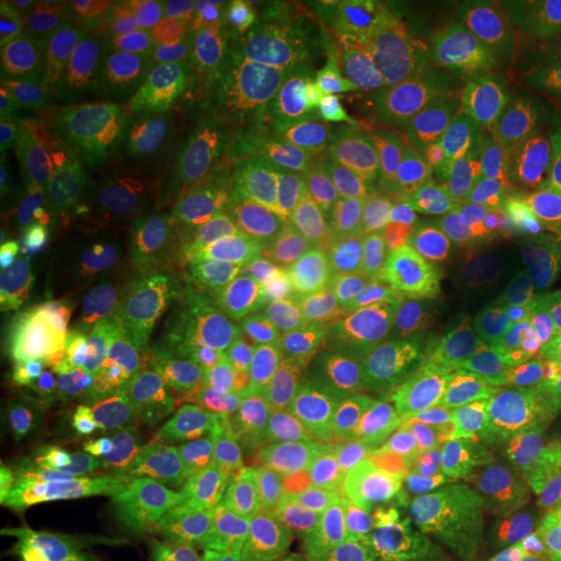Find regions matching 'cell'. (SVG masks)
<instances>
[{
	"label": "cell",
	"instance_id": "484cf974",
	"mask_svg": "<svg viewBox=\"0 0 561 561\" xmlns=\"http://www.w3.org/2000/svg\"><path fill=\"white\" fill-rule=\"evenodd\" d=\"M530 219V280L561 305V164L546 191L525 208Z\"/></svg>",
	"mask_w": 561,
	"mask_h": 561
},
{
	"label": "cell",
	"instance_id": "3957f363",
	"mask_svg": "<svg viewBox=\"0 0 561 561\" xmlns=\"http://www.w3.org/2000/svg\"><path fill=\"white\" fill-rule=\"evenodd\" d=\"M87 320L121 369L130 401V434L115 486L133 528L170 536L201 515L219 455L206 405L157 356L123 331L110 305Z\"/></svg>",
	"mask_w": 561,
	"mask_h": 561
},
{
	"label": "cell",
	"instance_id": "44dd1931",
	"mask_svg": "<svg viewBox=\"0 0 561 561\" xmlns=\"http://www.w3.org/2000/svg\"><path fill=\"white\" fill-rule=\"evenodd\" d=\"M60 87V47L24 3L0 11V112L3 117Z\"/></svg>",
	"mask_w": 561,
	"mask_h": 561
},
{
	"label": "cell",
	"instance_id": "ffe728a7",
	"mask_svg": "<svg viewBox=\"0 0 561 561\" xmlns=\"http://www.w3.org/2000/svg\"><path fill=\"white\" fill-rule=\"evenodd\" d=\"M481 94L471 87L442 107L424 112H390L377 133V149L388 164L447 159L466 153L479 133Z\"/></svg>",
	"mask_w": 561,
	"mask_h": 561
},
{
	"label": "cell",
	"instance_id": "8fae6325",
	"mask_svg": "<svg viewBox=\"0 0 561 561\" xmlns=\"http://www.w3.org/2000/svg\"><path fill=\"white\" fill-rule=\"evenodd\" d=\"M34 369L68 471L117 479L130 434V401L115 359L91 331L83 301L55 307Z\"/></svg>",
	"mask_w": 561,
	"mask_h": 561
},
{
	"label": "cell",
	"instance_id": "d6986e66",
	"mask_svg": "<svg viewBox=\"0 0 561 561\" xmlns=\"http://www.w3.org/2000/svg\"><path fill=\"white\" fill-rule=\"evenodd\" d=\"M265 100V96H263ZM273 128L328 133V136H371L388 121L380 76H356L318 89L268 96Z\"/></svg>",
	"mask_w": 561,
	"mask_h": 561
},
{
	"label": "cell",
	"instance_id": "6da1fadb",
	"mask_svg": "<svg viewBox=\"0 0 561 561\" xmlns=\"http://www.w3.org/2000/svg\"><path fill=\"white\" fill-rule=\"evenodd\" d=\"M320 299L299 263L255 252L153 265L133 276L112 310L203 405L237 421L297 375Z\"/></svg>",
	"mask_w": 561,
	"mask_h": 561
},
{
	"label": "cell",
	"instance_id": "277c9868",
	"mask_svg": "<svg viewBox=\"0 0 561 561\" xmlns=\"http://www.w3.org/2000/svg\"><path fill=\"white\" fill-rule=\"evenodd\" d=\"M271 128L261 94L242 87L210 91L161 174L138 231L140 248L178 263L229 231L240 237L250 174Z\"/></svg>",
	"mask_w": 561,
	"mask_h": 561
},
{
	"label": "cell",
	"instance_id": "4fadbf2b",
	"mask_svg": "<svg viewBox=\"0 0 561 561\" xmlns=\"http://www.w3.org/2000/svg\"><path fill=\"white\" fill-rule=\"evenodd\" d=\"M214 89L219 83L210 76L170 53L117 100L107 210L130 231L136 244L182 133Z\"/></svg>",
	"mask_w": 561,
	"mask_h": 561
},
{
	"label": "cell",
	"instance_id": "30bf717a",
	"mask_svg": "<svg viewBox=\"0 0 561 561\" xmlns=\"http://www.w3.org/2000/svg\"><path fill=\"white\" fill-rule=\"evenodd\" d=\"M115 110L60 83L3 117V201L107 210Z\"/></svg>",
	"mask_w": 561,
	"mask_h": 561
},
{
	"label": "cell",
	"instance_id": "603a6c76",
	"mask_svg": "<svg viewBox=\"0 0 561 561\" xmlns=\"http://www.w3.org/2000/svg\"><path fill=\"white\" fill-rule=\"evenodd\" d=\"M471 60L432 45H409L380 73L388 112H424L453 102L468 89Z\"/></svg>",
	"mask_w": 561,
	"mask_h": 561
},
{
	"label": "cell",
	"instance_id": "cb8c5ba5",
	"mask_svg": "<svg viewBox=\"0 0 561 561\" xmlns=\"http://www.w3.org/2000/svg\"><path fill=\"white\" fill-rule=\"evenodd\" d=\"M411 45L445 47L462 58H481L489 3L481 0H424L409 3Z\"/></svg>",
	"mask_w": 561,
	"mask_h": 561
},
{
	"label": "cell",
	"instance_id": "2e32d148",
	"mask_svg": "<svg viewBox=\"0 0 561 561\" xmlns=\"http://www.w3.org/2000/svg\"><path fill=\"white\" fill-rule=\"evenodd\" d=\"M115 479L100 471H68L55 491L34 538L37 561H125L130 538L121 500H115Z\"/></svg>",
	"mask_w": 561,
	"mask_h": 561
},
{
	"label": "cell",
	"instance_id": "ac0fdd59",
	"mask_svg": "<svg viewBox=\"0 0 561 561\" xmlns=\"http://www.w3.org/2000/svg\"><path fill=\"white\" fill-rule=\"evenodd\" d=\"M280 3L261 0H185L172 3V47L219 87H240L252 55ZM180 58V55H178Z\"/></svg>",
	"mask_w": 561,
	"mask_h": 561
},
{
	"label": "cell",
	"instance_id": "9c48e42d",
	"mask_svg": "<svg viewBox=\"0 0 561 561\" xmlns=\"http://www.w3.org/2000/svg\"><path fill=\"white\" fill-rule=\"evenodd\" d=\"M237 515L273 546H341L371 512L362 462L322 439L255 453L234 481Z\"/></svg>",
	"mask_w": 561,
	"mask_h": 561
},
{
	"label": "cell",
	"instance_id": "ba28073f",
	"mask_svg": "<svg viewBox=\"0 0 561 561\" xmlns=\"http://www.w3.org/2000/svg\"><path fill=\"white\" fill-rule=\"evenodd\" d=\"M430 328L432 297L421 278L339 286L320 299L297 375L335 401L382 396L405 380Z\"/></svg>",
	"mask_w": 561,
	"mask_h": 561
},
{
	"label": "cell",
	"instance_id": "52a82bcc",
	"mask_svg": "<svg viewBox=\"0 0 561 561\" xmlns=\"http://www.w3.org/2000/svg\"><path fill=\"white\" fill-rule=\"evenodd\" d=\"M561 528V416L549 411L507 453L468 471L434 512L437 561H510Z\"/></svg>",
	"mask_w": 561,
	"mask_h": 561
},
{
	"label": "cell",
	"instance_id": "7402d4cb",
	"mask_svg": "<svg viewBox=\"0 0 561 561\" xmlns=\"http://www.w3.org/2000/svg\"><path fill=\"white\" fill-rule=\"evenodd\" d=\"M322 11L339 30L356 76H380L411 45L409 3L325 0Z\"/></svg>",
	"mask_w": 561,
	"mask_h": 561
},
{
	"label": "cell",
	"instance_id": "f1b7e54d",
	"mask_svg": "<svg viewBox=\"0 0 561 561\" xmlns=\"http://www.w3.org/2000/svg\"><path fill=\"white\" fill-rule=\"evenodd\" d=\"M26 473V445H24V421L16 403L3 398V411H0V479L3 491L9 494L24 481Z\"/></svg>",
	"mask_w": 561,
	"mask_h": 561
},
{
	"label": "cell",
	"instance_id": "7c38bea8",
	"mask_svg": "<svg viewBox=\"0 0 561 561\" xmlns=\"http://www.w3.org/2000/svg\"><path fill=\"white\" fill-rule=\"evenodd\" d=\"M559 53L510 62L481 91L473 157L523 210L538 201L561 164Z\"/></svg>",
	"mask_w": 561,
	"mask_h": 561
},
{
	"label": "cell",
	"instance_id": "4dcf8cb0",
	"mask_svg": "<svg viewBox=\"0 0 561 561\" xmlns=\"http://www.w3.org/2000/svg\"><path fill=\"white\" fill-rule=\"evenodd\" d=\"M510 561H561V528L546 533L541 541L528 546Z\"/></svg>",
	"mask_w": 561,
	"mask_h": 561
},
{
	"label": "cell",
	"instance_id": "1f68e13d",
	"mask_svg": "<svg viewBox=\"0 0 561 561\" xmlns=\"http://www.w3.org/2000/svg\"><path fill=\"white\" fill-rule=\"evenodd\" d=\"M83 561H102V559H83Z\"/></svg>",
	"mask_w": 561,
	"mask_h": 561
},
{
	"label": "cell",
	"instance_id": "f546056e",
	"mask_svg": "<svg viewBox=\"0 0 561 561\" xmlns=\"http://www.w3.org/2000/svg\"><path fill=\"white\" fill-rule=\"evenodd\" d=\"M24 5L60 47L70 32L79 30L91 3H81V0H32V3Z\"/></svg>",
	"mask_w": 561,
	"mask_h": 561
},
{
	"label": "cell",
	"instance_id": "9a60e30c",
	"mask_svg": "<svg viewBox=\"0 0 561 561\" xmlns=\"http://www.w3.org/2000/svg\"><path fill=\"white\" fill-rule=\"evenodd\" d=\"M351 73V58L322 3L280 5L265 26L242 89L268 96L318 89Z\"/></svg>",
	"mask_w": 561,
	"mask_h": 561
},
{
	"label": "cell",
	"instance_id": "5b68a950",
	"mask_svg": "<svg viewBox=\"0 0 561 561\" xmlns=\"http://www.w3.org/2000/svg\"><path fill=\"white\" fill-rule=\"evenodd\" d=\"M382 170L371 136L271 128L250 174L240 237L280 257L325 255Z\"/></svg>",
	"mask_w": 561,
	"mask_h": 561
},
{
	"label": "cell",
	"instance_id": "7a4b0ae2",
	"mask_svg": "<svg viewBox=\"0 0 561 561\" xmlns=\"http://www.w3.org/2000/svg\"><path fill=\"white\" fill-rule=\"evenodd\" d=\"M561 388V305L525 278L447 371L424 439L405 453L396 515H409L462 476L507 453Z\"/></svg>",
	"mask_w": 561,
	"mask_h": 561
},
{
	"label": "cell",
	"instance_id": "5bb4252c",
	"mask_svg": "<svg viewBox=\"0 0 561 561\" xmlns=\"http://www.w3.org/2000/svg\"><path fill=\"white\" fill-rule=\"evenodd\" d=\"M172 50V3H91L79 30L60 45V83L117 102L146 70Z\"/></svg>",
	"mask_w": 561,
	"mask_h": 561
},
{
	"label": "cell",
	"instance_id": "83f0119b",
	"mask_svg": "<svg viewBox=\"0 0 561 561\" xmlns=\"http://www.w3.org/2000/svg\"><path fill=\"white\" fill-rule=\"evenodd\" d=\"M331 561H437V557L416 533L367 530L335 546Z\"/></svg>",
	"mask_w": 561,
	"mask_h": 561
},
{
	"label": "cell",
	"instance_id": "8992f818",
	"mask_svg": "<svg viewBox=\"0 0 561 561\" xmlns=\"http://www.w3.org/2000/svg\"><path fill=\"white\" fill-rule=\"evenodd\" d=\"M471 151L388 164L322 255L335 286L419 278L450 244L479 187Z\"/></svg>",
	"mask_w": 561,
	"mask_h": 561
},
{
	"label": "cell",
	"instance_id": "d4e9b609",
	"mask_svg": "<svg viewBox=\"0 0 561 561\" xmlns=\"http://www.w3.org/2000/svg\"><path fill=\"white\" fill-rule=\"evenodd\" d=\"M60 299L53 294H11L0 301V377L5 390L30 364H37L42 343Z\"/></svg>",
	"mask_w": 561,
	"mask_h": 561
},
{
	"label": "cell",
	"instance_id": "4316f807",
	"mask_svg": "<svg viewBox=\"0 0 561 561\" xmlns=\"http://www.w3.org/2000/svg\"><path fill=\"white\" fill-rule=\"evenodd\" d=\"M55 271L16 224L0 219V286L11 294H47Z\"/></svg>",
	"mask_w": 561,
	"mask_h": 561
},
{
	"label": "cell",
	"instance_id": "e0dca14e",
	"mask_svg": "<svg viewBox=\"0 0 561 561\" xmlns=\"http://www.w3.org/2000/svg\"><path fill=\"white\" fill-rule=\"evenodd\" d=\"M3 219L16 224L47 263L66 276H94L115 268L136 244L130 231L104 208L3 201Z\"/></svg>",
	"mask_w": 561,
	"mask_h": 561
}]
</instances>
